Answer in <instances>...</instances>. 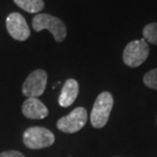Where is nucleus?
Instances as JSON below:
<instances>
[{"mask_svg":"<svg viewBox=\"0 0 157 157\" xmlns=\"http://www.w3.org/2000/svg\"><path fill=\"white\" fill-rule=\"evenodd\" d=\"M33 29L36 32L48 30L54 37L56 42H61L67 34V27L60 18L48 13H39L33 18Z\"/></svg>","mask_w":157,"mask_h":157,"instance_id":"f257e3e1","label":"nucleus"},{"mask_svg":"<svg viewBox=\"0 0 157 157\" xmlns=\"http://www.w3.org/2000/svg\"><path fill=\"white\" fill-rule=\"evenodd\" d=\"M113 107V97L109 92L99 94L91 111L90 121L94 128H101L107 124L109 115Z\"/></svg>","mask_w":157,"mask_h":157,"instance_id":"f03ea898","label":"nucleus"},{"mask_svg":"<svg viewBox=\"0 0 157 157\" xmlns=\"http://www.w3.org/2000/svg\"><path fill=\"white\" fill-rule=\"evenodd\" d=\"M24 144L29 149H43L53 145L55 137L51 131L41 127L30 128L24 133Z\"/></svg>","mask_w":157,"mask_h":157,"instance_id":"7ed1b4c3","label":"nucleus"},{"mask_svg":"<svg viewBox=\"0 0 157 157\" xmlns=\"http://www.w3.org/2000/svg\"><path fill=\"white\" fill-rule=\"evenodd\" d=\"M149 46L144 39L132 41L125 46L122 59L125 65L130 67H138L148 58Z\"/></svg>","mask_w":157,"mask_h":157,"instance_id":"20e7f679","label":"nucleus"},{"mask_svg":"<svg viewBox=\"0 0 157 157\" xmlns=\"http://www.w3.org/2000/svg\"><path fill=\"white\" fill-rule=\"evenodd\" d=\"M88 119V112L84 107L75 108L70 114L58 119L57 125L58 130H60L63 133L74 134L77 133L84 128Z\"/></svg>","mask_w":157,"mask_h":157,"instance_id":"39448f33","label":"nucleus"},{"mask_svg":"<svg viewBox=\"0 0 157 157\" xmlns=\"http://www.w3.org/2000/svg\"><path fill=\"white\" fill-rule=\"evenodd\" d=\"M47 73L44 70H36L31 73L23 85V94L27 97L38 98L46 89Z\"/></svg>","mask_w":157,"mask_h":157,"instance_id":"423d86ee","label":"nucleus"},{"mask_svg":"<svg viewBox=\"0 0 157 157\" xmlns=\"http://www.w3.org/2000/svg\"><path fill=\"white\" fill-rule=\"evenodd\" d=\"M6 29L14 40L25 41L30 37L31 31L25 17L18 12H12L6 17Z\"/></svg>","mask_w":157,"mask_h":157,"instance_id":"0eeeda50","label":"nucleus"},{"mask_svg":"<svg viewBox=\"0 0 157 157\" xmlns=\"http://www.w3.org/2000/svg\"><path fill=\"white\" fill-rule=\"evenodd\" d=\"M23 114L31 119H42L48 115V108L38 98L30 97L24 102L21 107Z\"/></svg>","mask_w":157,"mask_h":157,"instance_id":"6e6552de","label":"nucleus"},{"mask_svg":"<svg viewBox=\"0 0 157 157\" xmlns=\"http://www.w3.org/2000/svg\"><path fill=\"white\" fill-rule=\"evenodd\" d=\"M78 94V84L74 78H68L62 87L61 93L59 95L58 103L61 107H68L75 102Z\"/></svg>","mask_w":157,"mask_h":157,"instance_id":"1a4fd4ad","label":"nucleus"},{"mask_svg":"<svg viewBox=\"0 0 157 157\" xmlns=\"http://www.w3.org/2000/svg\"><path fill=\"white\" fill-rule=\"evenodd\" d=\"M18 7L30 13H38L44 8L43 0H13Z\"/></svg>","mask_w":157,"mask_h":157,"instance_id":"9d476101","label":"nucleus"},{"mask_svg":"<svg viewBox=\"0 0 157 157\" xmlns=\"http://www.w3.org/2000/svg\"><path fill=\"white\" fill-rule=\"evenodd\" d=\"M144 40L153 45H157V23H150L143 29Z\"/></svg>","mask_w":157,"mask_h":157,"instance_id":"9b49d317","label":"nucleus"},{"mask_svg":"<svg viewBox=\"0 0 157 157\" xmlns=\"http://www.w3.org/2000/svg\"><path fill=\"white\" fill-rule=\"evenodd\" d=\"M143 82L148 88L157 90V67L145 74L143 78Z\"/></svg>","mask_w":157,"mask_h":157,"instance_id":"f8f14e48","label":"nucleus"},{"mask_svg":"<svg viewBox=\"0 0 157 157\" xmlns=\"http://www.w3.org/2000/svg\"><path fill=\"white\" fill-rule=\"evenodd\" d=\"M0 157H25V156L21 152L11 150V151H4L0 153Z\"/></svg>","mask_w":157,"mask_h":157,"instance_id":"ddd939ff","label":"nucleus"}]
</instances>
